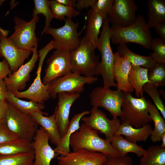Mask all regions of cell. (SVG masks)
<instances>
[{
    "label": "cell",
    "mask_w": 165,
    "mask_h": 165,
    "mask_svg": "<svg viewBox=\"0 0 165 165\" xmlns=\"http://www.w3.org/2000/svg\"><path fill=\"white\" fill-rule=\"evenodd\" d=\"M97 132L82 123L79 130L71 136L70 147L73 151L82 148L92 152L101 153L107 157L121 156L112 147L111 143L101 138Z\"/></svg>",
    "instance_id": "obj_1"
},
{
    "label": "cell",
    "mask_w": 165,
    "mask_h": 165,
    "mask_svg": "<svg viewBox=\"0 0 165 165\" xmlns=\"http://www.w3.org/2000/svg\"><path fill=\"white\" fill-rule=\"evenodd\" d=\"M110 41L115 44L133 43L138 44L147 49L150 48L152 38L144 17L137 16L135 21L127 27L112 25Z\"/></svg>",
    "instance_id": "obj_2"
},
{
    "label": "cell",
    "mask_w": 165,
    "mask_h": 165,
    "mask_svg": "<svg viewBox=\"0 0 165 165\" xmlns=\"http://www.w3.org/2000/svg\"><path fill=\"white\" fill-rule=\"evenodd\" d=\"M96 45L84 36L78 48L70 52L72 72L86 77L100 75L99 56L96 55Z\"/></svg>",
    "instance_id": "obj_3"
},
{
    "label": "cell",
    "mask_w": 165,
    "mask_h": 165,
    "mask_svg": "<svg viewBox=\"0 0 165 165\" xmlns=\"http://www.w3.org/2000/svg\"><path fill=\"white\" fill-rule=\"evenodd\" d=\"M108 16L103 23L100 35L96 44L100 52L101 60L100 63V73L105 88L116 86L114 77V55L111 45V29Z\"/></svg>",
    "instance_id": "obj_4"
},
{
    "label": "cell",
    "mask_w": 165,
    "mask_h": 165,
    "mask_svg": "<svg viewBox=\"0 0 165 165\" xmlns=\"http://www.w3.org/2000/svg\"><path fill=\"white\" fill-rule=\"evenodd\" d=\"M122 123L138 128L152 121L148 113L147 100L143 96L135 98L129 93H124L121 106Z\"/></svg>",
    "instance_id": "obj_5"
},
{
    "label": "cell",
    "mask_w": 165,
    "mask_h": 165,
    "mask_svg": "<svg viewBox=\"0 0 165 165\" xmlns=\"http://www.w3.org/2000/svg\"><path fill=\"white\" fill-rule=\"evenodd\" d=\"M64 24L58 28L50 27L43 30L42 33L51 35L53 38L52 40L53 49L70 52L79 46L80 38L82 32L86 28L85 25L80 32H78L79 23L74 22L72 19L66 18Z\"/></svg>",
    "instance_id": "obj_6"
},
{
    "label": "cell",
    "mask_w": 165,
    "mask_h": 165,
    "mask_svg": "<svg viewBox=\"0 0 165 165\" xmlns=\"http://www.w3.org/2000/svg\"><path fill=\"white\" fill-rule=\"evenodd\" d=\"M8 104L5 117L8 127L19 138L31 142L38 124L30 115L22 113Z\"/></svg>",
    "instance_id": "obj_7"
},
{
    "label": "cell",
    "mask_w": 165,
    "mask_h": 165,
    "mask_svg": "<svg viewBox=\"0 0 165 165\" xmlns=\"http://www.w3.org/2000/svg\"><path fill=\"white\" fill-rule=\"evenodd\" d=\"M98 79L95 77H86L78 73L72 72L46 84L51 97L54 99L58 93L61 92L80 94L83 91L86 84H92Z\"/></svg>",
    "instance_id": "obj_8"
},
{
    "label": "cell",
    "mask_w": 165,
    "mask_h": 165,
    "mask_svg": "<svg viewBox=\"0 0 165 165\" xmlns=\"http://www.w3.org/2000/svg\"><path fill=\"white\" fill-rule=\"evenodd\" d=\"M29 22L15 16L13 34L8 38L17 47L21 49L32 50L38 45V39L35 33L36 23L38 21V15H32Z\"/></svg>",
    "instance_id": "obj_9"
},
{
    "label": "cell",
    "mask_w": 165,
    "mask_h": 165,
    "mask_svg": "<svg viewBox=\"0 0 165 165\" xmlns=\"http://www.w3.org/2000/svg\"><path fill=\"white\" fill-rule=\"evenodd\" d=\"M123 95L122 91L99 86L91 91L89 97L92 107L103 108L110 113L113 118H116L121 115Z\"/></svg>",
    "instance_id": "obj_10"
},
{
    "label": "cell",
    "mask_w": 165,
    "mask_h": 165,
    "mask_svg": "<svg viewBox=\"0 0 165 165\" xmlns=\"http://www.w3.org/2000/svg\"><path fill=\"white\" fill-rule=\"evenodd\" d=\"M90 112V116H83L81 120L90 128L104 134L105 139L111 143L121 124L120 120L117 118L109 119L98 108L92 107Z\"/></svg>",
    "instance_id": "obj_11"
},
{
    "label": "cell",
    "mask_w": 165,
    "mask_h": 165,
    "mask_svg": "<svg viewBox=\"0 0 165 165\" xmlns=\"http://www.w3.org/2000/svg\"><path fill=\"white\" fill-rule=\"evenodd\" d=\"M9 32L0 27V57L6 60L13 72L23 64L32 51L17 47L7 38Z\"/></svg>",
    "instance_id": "obj_12"
},
{
    "label": "cell",
    "mask_w": 165,
    "mask_h": 165,
    "mask_svg": "<svg viewBox=\"0 0 165 165\" xmlns=\"http://www.w3.org/2000/svg\"><path fill=\"white\" fill-rule=\"evenodd\" d=\"M46 62L47 67L42 81L44 84L72 72L70 52L56 50Z\"/></svg>",
    "instance_id": "obj_13"
},
{
    "label": "cell",
    "mask_w": 165,
    "mask_h": 165,
    "mask_svg": "<svg viewBox=\"0 0 165 165\" xmlns=\"http://www.w3.org/2000/svg\"><path fill=\"white\" fill-rule=\"evenodd\" d=\"M138 9L133 0H114L112 9L108 14L110 23L121 27L129 26L135 21Z\"/></svg>",
    "instance_id": "obj_14"
},
{
    "label": "cell",
    "mask_w": 165,
    "mask_h": 165,
    "mask_svg": "<svg viewBox=\"0 0 165 165\" xmlns=\"http://www.w3.org/2000/svg\"><path fill=\"white\" fill-rule=\"evenodd\" d=\"M37 46H36L33 49L32 56L29 61L4 79L8 90L13 93L25 88L27 83L30 79V74L35 67L39 57L37 53Z\"/></svg>",
    "instance_id": "obj_15"
},
{
    "label": "cell",
    "mask_w": 165,
    "mask_h": 165,
    "mask_svg": "<svg viewBox=\"0 0 165 165\" xmlns=\"http://www.w3.org/2000/svg\"><path fill=\"white\" fill-rule=\"evenodd\" d=\"M33 140L31 143L35 156L34 165H50L51 160L56 156L49 144L47 133L40 127Z\"/></svg>",
    "instance_id": "obj_16"
},
{
    "label": "cell",
    "mask_w": 165,
    "mask_h": 165,
    "mask_svg": "<svg viewBox=\"0 0 165 165\" xmlns=\"http://www.w3.org/2000/svg\"><path fill=\"white\" fill-rule=\"evenodd\" d=\"M57 106L55 108L56 121L61 138L65 134L69 125L70 108L80 94L61 92L58 94Z\"/></svg>",
    "instance_id": "obj_17"
},
{
    "label": "cell",
    "mask_w": 165,
    "mask_h": 165,
    "mask_svg": "<svg viewBox=\"0 0 165 165\" xmlns=\"http://www.w3.org/2000/svg\"><path fill=\"white\" fill-rule=\"evenodd\" d=\"M107 157L101 153L81 148L57 159L59 165H102Z\"/></svg>",
    "instance_id": "obj_18"
},
{
    "label": "cell",
    "mask_w": 165,
    "mask_h": 165,
    "mask_svg": "<svg viewBox=\"0 0 165 165\" xmlns=\"http://www.w3.org/2000/svg\"><path fill=\"white\" fill-rule=\"evenodd\" d=\"M39 62L36 72V76L31 86L23 91L13 93L18 98H26L30 100L43 104L51 97L46 84H44L41 79V71L44 60L43 56H40Z\"/></svg>",
    "instance_id": "obj_19"
},
{
    "label": "cell",
    "mask_w": 165,
    "mask_h": 165,
    "mask_svg": "<svg viewBox=\"0 0 165 165\" xmlns=\"http://www.w3.org/2000/svg\"><path fill=\"white\" fill-rule=\"evenodd\" d=\"M114 55L113 73L115 81L117 82V90L131 93L134 90L129 80L132 64L126 58L120 56L117 52Z\"/></svg>",
    "instance_id": "obj_20"
},
{
    "label": "cell",
    "mask_w": 165,
    "mask_h": 165,
    "mask_svg": "<svg viewBox=\"0 0 165 165\" xmlns=\"http://www.w3.org/2000/svg\"><path fill=\"white\" fill-rule=\"evenodd\" d=\"M56 110L53 114L49 116L46 112H36L30 115L31 116L37 124L41 126L47 133L49 140L53 145L56 146L58 145L61 137L56 121L55 116Z\"/></svg>",
    "instance_id": "obj_21"
},
{
    "label": "cell",
    "mask_w": 165,
    "mask_h": 165,
    "mask_svg": "<svg viewBox=\"0 0 165 165\" xmlns=\"http://www.w3.org/2000/svg\"><path fill=\"white\" fill-rule=\"evenodd\" d=\"M108 16L107 14L97 12L91 9L88 11L84 36L93 44L96 45L100 33V29Z\"/></svg>",
    "instance_id": "obj_22"
},
{
    "label": "cell",
    "mask_w": 165,
    "mask_h": 165,
    "mask_svg": "<svg viewBox=\"0 0 165 165\" xmlns=\"http://www.w3.org/2000/svg\"><path fill=\"white\" fill-rule=\"evenodd\" d=\"M90 111H85L75 114L70 122L67 130L64 136L61 138L58 145L53 149L56 156L59 155L65 156L70 152L69 141L72 135L80 127L79 122L81 118L89 114Z\"/></svg>",
    "instance_id": "obj_23"
},
{
    "label": "cell",
    "mask_w": 165,
    "mask_h": 165,
    "mask_svg": "<svg viewBox=\"0 0 165 165\" xmlns=\"http://www.w3.org/2000/svg\"><path fill=\"white\" fill-rule=\"evenodd\" d=\"M152 130L151 126L148 123L138 128L122 123L115 134L123 135L128 140L136 143L138 141H146L150 136Z\"/></svg>",
    "instance_id": "obj_24"
},
{
    "label": "cell",
    "mask_w": 165,
    "mask_h": 165,
    "mask_svg": "<svg viewBox=\"0 0 165 165\" xmlns=\"http://www.w3.org/2000/svg\"><path fill=\"white\" fill-rule=\"evenodd\" d=\"M6 101L9 105L21 113L30 115L32 112H43L42 110L45 108L43 104L32 101H27L20 99L13 93L8 90Z\"/></svg>",
    "instance_id": "obj_25"
},
{
    "label": "cell",
    "mask_w": 165,
    "mask_h": 165,
    "mask_svg": "<svg viewBox=\"0 0 165 165\" xmlns=\"http://www.w3.org/2000/svg\"><path fill=\"white\" fill-rule=\"evenodd\" d=\"M149 70L141 66L132 65L129 75V82L135 91L137 98L143 96V87L148 82H150L148 77Z\"/></svg>",
    "instance_id": "obj_26"
},
{
    "label": "cell",
    "mask_w": 165,
    "mask_h": 165,
    "mask_svg": "<svg viewBox=\"0 0 165 165\" xmlns=\"http://www.w3.org/2000/svg\"><path fill=\"white\" fill-rule=\"evenodd\" d=\"M117 50V52L119 55L126 58L132 65L142 66L149 70L156 63L150 56H143L132 52L126 44L119 45Z\"/></svg>",
    "instance_id": "obj_27"
},
{
    "label": "cell",
    "mask_w": 165,
    "mask_h": 165,
    "mask_svg": "<svg viewBox=\"0 0 165 165\" xmlns=\"http://www.w3.org/2000/svg\"><path fill=\"white\" fill-rule=\"evenodd\" d=\"M147 4L148 20L147 23L149 28L165 22L164 0H148Z\"/></svg>",
    "instance_id": "obj_28"
},
{
    "label": "cell",
    "mask_w": 165,
    "mask_h": 165,
    "mask_svg": "<svg viewBox=\"0 0 165 165\" xmlns=\"http://www.w3.org/2000/svg\"><path fill=\"white\" fill-rule=\"evenodd\" d=\"M111 144L121 156L126 155L129 152H132L138 157H141L145 151L141 146L128 140L120 135L115 134Z\"/></svg>",
    "instance_id": "obj_29"
},
{
    "label": "cell",
    "mask_w": 165,
    "mask_h": 165,
    "mask_svg": "<svg viewBox=\"0 0 165 165\" xmlns=\"http://www.w3.org/2000/svg\"><path fill=\"white\" fill-rule=\"evenodd\" d=\"M33 151L31 142L18 139L0 143V155L9 156Z\"/></svg>",
    "instance_id": "obj_30"
},
{
    "label": "cell",
    "mask_w": 165,
    "mask_h": 165,
    "mask_svg": "<svg viewBox=\"0 0 165 165\" xmlns=\"http://www.w3.org/2000/svg\"><path fill=\"white\" fill-rule=\"evenodd\" d=\"M147 101L149 114L154 124V128L150 136L151 140L152 142H156L161 140L162 135L165 133V119L161 116L155 105L149 100Z\"/></svg>",
    "instance_id": "obj_31"
},
{
    "label": "cell",
    "mask_w": 165,
    "mask_h": 165,
    "mask_svg": "<svg viewBox=\"0 0 165 165\" xmlns=\"http://www.w3.org/2000/svg\"><path fill=\"white\" fill-rule=\"evenodd\" d=\"M141 157L140 165H165V148L158 145H151Z\"/></svg>",
    "instance_id": "obj_32"
},
{
    "label": "cell",
    "mask_w": 165,
    "mask_h": 165,
    "mask_svg": "<svg viewBox=\"0 0 165 165\" xmlns=\"http://www.w3.org/2000/svg\"><path fill=\"white\" fill-rule=\"evenodd\" d=\"M34 151L12 155H0V165H34Z\"/></svg>",
    "instance_id": "obj_33"
},
{
    "label": "cell",
    "mask_w": 165,
    "mask_h": 165,
    "mask_svg": "<svg viewBox=\"0 0 165 165\" xmlns=\"http://www.w3.org/2000/svg\"><path fill=\"white\" fill-rule=\"evenodd\" d=\"M50 6L54 18L60 20L71 18L78 16L79 11L74 8L61 4L56 0L49 1Z\"/></svg>",
    "instance_id": "obj_34"
},
{
    "label": "cell",
    "mask_w": 165,
    "mask_h": 165,
    "mask_svg": "<svg viewBox=\"0 0 165 165\" xmlns=\"http://www.w3.org/2000/svg\"><path fill=\"white\" fill-rule=\"evenodd\" d=\"M35 7L32 15L42 14L45 17V25L43 30L50 27V23L54 18L50 9L49 1L48 0H34Z\"/></svg>",
    "instance_id": "obj_35"
},
{
    "label": "cell",
    "mask_w": 165,
    "mask_h": 165,
    "mask_svg": "<svg viewBox=\"0 0 165 165\" xmlns=\"http://www.w3.org/2000/svg\"><path fill=\"white\" fill-rule=\"evenodd\" d=\"M148 77L150 82L158 87L165 85V64L156 63L149 69Z\"/></svg>",
    "instance_id": "obj_36"
},
{
    "label": "cell",
    "mask_w": 165,
    "mask_h": 165,
    "mask_svg": "<svg viewBox=\"0 0 165 165\" xmlns=\"http://www.w3.org/2000/svg\"><path fill=\"white\" fill-rule=\"evenodd\" d=\"M143 91L147 93L151 98L155 106L159 110L165 119V107L160 97L158 87L151 83L148 82L143 86Z\"/></svg>",
    "instance_id": "obj_37"
},
{
    "label": "cell",
    "mask_w": 165,
    "mask_h": 165,
    "mask_svg": "<svg viewBox=\"0 0 165 165\" xmlns=\"http://www.w3.org/2000/svg\"><path fill=\"white\" fill-rule=\"evenodd\" d=\"M150 48L153 50L150 56L156 62L165 64V40L159 38H153Z\"/></svg>",
    "instance_id": "obj_38"
},
{
    "label": "cell",
    "mask_w": 165,
    "mask_h": 165,
    "mask_svg": "<svg viewBox=\"0 0 165 165\" xmlns=\"http://www.w3.org/2000/svg\"><path fill=\"white\" fill-rule=\"evenodd\" d=\"M131 157L127 155L118 156L107 157L102 165H132Z\"/></svg>",
    "instance_id": "obj_39"
},
{
    "label": "cell",
    "mask_w": 165,
    "mask_h": 165,
    "mask_svg": "<svg viewBox=\"0 0 165 165\" xmlns=\"http://www.w3.org/2000/svg\"><path fill=\"white\" fill-rule=\"evenodd\" d=\"M19 139L8 127L5 121L0 122V143L10 142Z\"/></svg>",
    "instance_id": "obj_40"
},
{
    "label": "cell",
    "mask_w": 165,
    "mask_h": 165,
    "mask_svg": "<svg viewBox=\"0 0 165 165\" xmlns=\"http://www.w3.org/2000/svg\"><path fill=\"white\" fill-rule=\"evenodd\" d=\"M114 0H97L94 6L91 8L99 12L108 14L111 12Z\"/></svg>",
    "instance_id": "obj_41"
},
{
    "label": "cell",
    "mask_w": 165,
    "mask_h": 165,
    "mask_svg": "<svg viewBox=\"0 0 165 165\" xmlns=\"http://www.w3.org/2000/svg\"><path fill=\"white\" fill-rule=\"evenodd\" d=\"M12 73L8 63L3 58L2 61H0V78L4 79Z\"/></svg>",
    "instance_id": "obj_42"
},
{
    "label": "cell",
    "mask_w": 165,
    "mask_h": 165,
    "mask_svg": "<svg viewBox=\"0 0 165 165\" xmlns=\"http://www.w3.org/2000/svg\"><path fill=\"white\" fill-rule=\"evenodd\" d=\"M97 0H78L75 3V8L76 9L82 10L90 7L92 8Z\"/></svg>",
    "instance_id": "obj_43"
},
{
    "label": "cell",
    "mask_w": 165,
    "mask_h": 165,
    "mask_svg": "<svg viewBox=\"0 0 165 165\" xmlns=\"http://www.w3.org/2000/svg\"><path fill=\"white\" fill-rule=\"evenodd\" d=\"M8 90L4 79L0 78V101H6Z\"/></svg>",
    "instance_id": "obj_44"
},
{
    "label": "cell",
    "mask_w": 165,
    "mask_h": 165,
    "mask_svg": "<svg viewBox=\"0 0 165 165\" xmlns=\"http://www.w3.org/2000/svg\"><path fill=\"white\" fill-rule=\"evenodd\" d=\"M8 107L6 101H0V122L5 121V117Z\"/></svg>",
    "instance_id": "obj_45"
},
{
    "label": "cell",
    "mask_w": 165,
    "mask_h": 165,
    "mask_svg": "<svg viewBox=\"0 0 165 165\" xmlns=\"http://www.w3.org/2000/svg\"><path fill=\"white\" fill-rule=\"evenodd\" d=\"M155 28L156 33L160 37V38L165 40V22L159 24Z\"/></svg>",
    "instance_id": "obj_46"
},
{
    "label": "cell",
    "mask_w": 165,
    "mask_h": 165,
    "mask_svg": "<svg viewBox=\"0 0 165 165\" xmlns=\"http://www.w3.org/2000/svg\"><path fill=\"white\" fill-rule=\"evenodd\" d=\"M56 1L65 6L75 8L76 0H56Z\"/></svg>",
    "instance_id": "obj_47"
},
{
    "label": "cell",
    "mask_w": 165,
    "mask_h": 165,
    "mask_svg": "<svg viewBox=\"0 0 165 165\" xmlns=\"http://www.w3.org/2000/svg\"><path fill=\"white\" fill-rule=\"evenodd\" d=\"M161 141H162V143L160 147L162 148H165V133L162 135Z\"/></svg>",
    "instance_id": "obj_48"
},
{
    "label": "cell",
    "mask_w": 165,
    "mask_h": 165,
    "mask_svg": "<svg viewBox=\"0 0 165 165\" xmlns=\"http://www.w3.org/2000/svg\"><path fill=\"white\" fill-rule=\"evenodd\" d=\"M5 1V0H0V6H1L2 5L3 2Z\"/></svg>",
    "instance_id": "obj_49"
}]
</instances>
